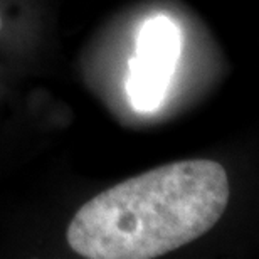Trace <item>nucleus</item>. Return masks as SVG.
<instances>
[{"label": "nucleus", "mask_w": 259, "mask_h": 259, "mask_svg": "<svg viewBox=\"0 0 259 259\" xmlns=\"http://www.w3.org/2000/svg\"><path fill=\"white\" fill-rule=\"evenodd\" d=\"M180 48V29L167 15H155L140 27L126 81L135 111L152 113L160 108L177 67Z\"/></svg>", "instance_id": "nucleus-2"}, {"label": "nucleus", "mask_w": 259, "mask_h": 259, "mask_svg": "<svg viewBox=\"0 0 259 259\" xmlns=\"http://www.w3.org/2000/svg\"><path fill=\"white\" fill-rule=\"evenodd\" d=\"M0 29H2V19H0Z\"/></svg>", "instance_id": "nucleus-3"}, {"label": "nucleus", "mask_w": 259, "mask_h": 259, "mask_svg": "<svg viewBox=\"0 0 259 259\" xmlns=\"http://www.w3.org/2000/svg\"><path fill=\"white\" fill-rule=\"evenodd\" d=\"M227 202L229 179L221 163L180 160L90 199L72 217L66 239L88 259H153L209 232Z\"/></svg>", "instance_id": "nucleus-1"}]
</instances>
